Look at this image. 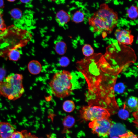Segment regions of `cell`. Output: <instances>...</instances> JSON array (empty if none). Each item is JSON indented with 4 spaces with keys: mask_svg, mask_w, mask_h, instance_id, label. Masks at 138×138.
<instances>
[{
    "mask_svg": "<svg viewBox=\"0 0 138 138\" xmlns=\"http://www.w3.org/2000/svg\"><path fill=\"white\" fill-rule=\"evenodd\" d=\"M77 69L87 83L88 90L86 96L88 105L101 106L110 113L119 109L114 89L122 70L113 67L101 53L85 57L79 62Z\"/></svg>",
    "mask_w": 138,
    "mask_h": 138,
    "instance_id": "6da1fadb",
    "label": "cell"
},
{
    "mask_svg": "<svg viewBox=\"0 0 138 138\" xmlns=\"http://www.w3.org/2000/svg\"><path fill=\"white\" fill-rule=\"evenodd\" d=\"M117 13L107 4H101L99 9L88 18L94 32L101 33L103 38L111 33L118 24Z\"/></svg>",
    "mask_w": 138,
    "mask_h": 138,
    "instance_id": "7a4b0ae2",
    "label": "cell"
},
{
    "mask_svg": "<svg viewBox=\"0 0 138 138\" xmlns=\"http://www.w3.org/2000/svg\"><path fill=\"white\" fill-rule=\"evenodd\" d=\"M73 76L68 71L56 72L49 83L51 91L55 97L63 98L70 96L73 89Z\"/></svg>",
    "mask_w": 138,
    "mask_h": 138,
    "instance_id": "3957f363",
    "label": "cell"
},
{
    "mask_svg": "<svg viewBox=\"0 0 138 138\" xmlns=\"http://www.w3.org/2000/svg\"><path fill=\"white\" fill-rule=\"evenodd\" d=\"M23 76L19 74H13L8 76L0 82V96L14 100L21 97L24 89Z\"/></svg>",
    "mask_w": 138,
    "mask_h": 138,
    "instance_id": "277c9868",
    "label": "cell"
},
{
    "mask_svg": "<svg viewBox=\"0 0 138 138\" xmlns=\"http://www.w3.org/2000/svg\"><path fill=\"white\" fill-rule=\"evenodd\" d=\"M79 112L81 117L86 121L108 119L110 116L108 110L98 105H88L83 106L80 108Z\"/></svg>",
    "mask_w": 138,
    "mask_h": 138,
    "instance_id": "5b68a950",
    "label": "cell"
},
{
    "mask_svg": "<svg viewBox=\"0 0 138 138\" xmlns=\"http://www.w3.org/2000/svg\"><path fill=\"white\" fill-rule=\"evenodd\" d=\"M113 125V123L109 118L94 120L89 124L92 133L100 137L108 136Z\"/></svg>",
    "mask_w": 138,
    "mask_h": 138,
    "instance_id": "8992f818",
    "label": "cell"
},
{
    "mask_svg": "<svg viewBox=\"0 0 138 138\" xmlns=\"http://www.w3.org/2000/svg\"><path fill=\"white\" fill-rule=\"evenodd\" d=\"M114 35L117 42L124 45H132L134 40V36L131 34V31L125 29L116 30Z\"/></svg>",
    "mask_w": 138,
    "mask_h": 138,
    "instance_id": "52a82bcc",
    "label": "cell"
},
{
    "mask_svg": "<svg viewBox=\"0 0 138 138\" xmlns=\"http://www.w3.org/2000/svg\"><path fill=\"white\" fill-rule=\"evenodd\" d=\"M16 131L15 128L10 123L0 122V138H11L13 134Z\"/></svg>",
    "mask_w": 138,
    "mask_h": 138,
    "instance_id": "ba28073f",
    "label": "cell"
},
{
    "mask_svg": "<svg viewBox=\"0 0 138 138\" xmlns=\"http://www.w3.org/2000/svg\"><path fill=\"white\" fill-rule=\"evenodd\" d=\"M28 68L30 73L33 75H37L41 72L42 66L38 61L33 60L30 61L28 65Z\"/></svg>",
    "mask_w": 138,
    "mask_h": 138,
    "instance_id": "9c48e42d",
    "label": "cell"
},
{
    "mask_svg": "<svg viewBox=\"0 0 138 138\" xmlns=\"http://www.w3.org/2000/svg\"><path fill=\"white\" fill-rule=\"evenodd\" d=\"M70 16L65 11L61 10L56 14V21L60 26H64L69 21Z\"/></svg>",
    "mask_w": 138,
    "mask_h": 138,
    "instance_id": "30bf717a",
    "label": "cell"
},
{
    "mask_svg": "<svg viewBox=\"0 0 138 138\" xmlns=\"http://www.w3.org/2000/svg\"><path fill=\"white\" fill-rule=\"evenodd\" d=\"M125 104L127 109L130 111H138V98L137 97L130 96Z\"/></svg>",
    "mask_w": 138,
    "mask_h": 138,
    "instance_id": "8fae6325",
    "label": "cell"
},
{
    "mask_svg": "<svg viewBox=\"0 0 138 138\" xmlns=\"http://www.w3.org/2000/svg\"><path fill=\"white\" fill-rule=\"evenodd\" d=\"M75 120L72 116L68 115L63 118L62 121L63 125L65 129H68L72 127L75 123Z\"/></svg>",
    "mask_w": 138,
    "mask_h": 138,
    "instance_id": "7c38bea8",
    "label": "cell"
},
{
    "mask_svg": "<svg viewBox=\"0 0 138 138\" xmlns=\"http://www.w3.org/2000/svg\"><path fill=\"white\" fill-rule=\"evenodd\" d=\"M128 18L132 20L136 19L138 17V7L137 6L132 5L126 10Z\"/></svg>",
    "mask_w": 138,
    "mask_h": 138,
    "instance_id": "4fadbf2b",
    "label": "cell"
},
{
    "mask_svg": "<svg viewBox=\"0 0 138 138\" xmlns=\"http://www.w3.org/2000/svg\"><path fill=\"white\" fill-rule=\"evenodd\" d=\"M75 108V105L74 102L71 100L65 101L62 105V108L65 112L70 113L73 112Z\"/></svg>",
    "mask_w": 138,
    "mask_h": 138,
    "instance_id": "5bb4252c",
    "label": "cell"
},
{
    "mask_svg": "<svg viewBox=\"0 0 138 138\" xmlns=\"http://www.w3.org/2000/svg\"><path fill=\"white\" fill-rule=\"evenodd\" d=\"M20 51L17 48H13L9 51L8 56L10 60L16 61L20 58Z\"/></svg>",
    "mask_w": 138,
    "mask_h": 138,
    "instance_id": "9a60e30c",
    "label": "cell"
},
{
    "mask_svg": "<svg viewBox=\"0 0 138 138\" xmlns=\"http://www.w3.org/2000/svg\"><path fill=\"white\" fill-rule=\"evenodd\" d=\"M73 21L76 23H79L83 22L84 19V13L80 10L75 12L72 16Z\"/></svg>",
    "mask_w": 138,
    "mask_h": 138,
    "instance_id": "2e32d148",
    "label": "cell"
},
{
    "mask_svg": "<svg viewBox=\"0 0 138 138\" xmlns=\"http://www.w3.org/2000/svg\"><path fill=\"white\" fill-rule=\"evenodd\" d=\"M55 49L58 54L60 55L64 54L66 49V44L63 42L59 41L56 44Z\"/></svg>",
    "mask_w": 138,
    "mask_h": 138,
    "instance_id": "e0dca14e",
    "label": "cell"
},
{
    "mask_svg": "<svg viewBox=\"0 0 138 138\" xmlns=\"http://www.w3.org/2000/svg\"><path fill=\"white\" fill-rule=\"evenodd\" d=\"M82 52L83 54L86 57H89L93 54L94 50L92 47L89 44H86L83 47Z\"/></svg>",
    "mask_w": 138,
    "mask_h": 138,
    "instance_id": "ac0fdd59",
    "label": "cell"
},
{
    "mask_svg": "<svg viewBox=\"0 0 138 138\" xmlns=\"http://www.w3.org/2000/svg\"><path fill=\"white\" fill-rule=\"evenodd\" d=\"M10 14L13 18L17 20L20 19L22 15L21 10L17 8L12 9L10 12Z\"/></svg>",
    "mask_w": 138,
    "mask_h": 138,
    "instance_id": "d6986e66",
    "label": "cell"
},
{
    "mask_svg": "<svg viewBox=\"0 0 138 138\" xmlns=\"http://www.w3.org/2000/svg\"><path fill=\"white\" fill-rule=\"evenodd\" d=\"M126 107L125 104H124L123 109L119 110L118 114L119 117L123 119H126L129 116V113L128 111L126 109Z\"/></svg>",
    "mask_w": 138,
    "mask_h": 138,
    "instance_id": "ffe728a7",
    "label": "cell"
},
{
    "mask_svg": "<svg viewBox=\"0 0 138 138\" xmlns=\"http://www.w3.org/2000/svg\"><path fill=\"white\" fill-rule=\"evenodd\" d=\"M119 137L120 138H137V136L131 131L120 135Z\"/></svg>",
    "mask_w": 138,
    "mask_h": 138,
    "instance_id": "44dd1931",
    "label": "cell"
},
{
    "mask_svg": "<svg viewBox=\"0 0 138 138\" xmlns=\"http://www.w3.org/2000/svg\"><path fill=\"white\" fill-rule=\"evenodd\" d=\"M68 59L65 57L61 58L59 61V63L60 65L62 67H65L67 66L69 63Z\"/></svg>",
    "mask_w": 138,
    "mask_h": 138,
    "instance_id": "7402d4cb",
    "label": "cell"
},
{
    "mask_svg": "<svg viewBox=\"0 0 138 138\" xmlns=\"http://www.w3.org/2000/svg\"><path fill=\"white\" fill-rule=\"evenodd\" d=\"M6 26L2 17V15L0 13V30L3 31L6 29Z\"/></svg>",
    "mask_w": 138,
    "mask_h": 138,
    "instance_id": "603a6c76",
    "label": "cell"
},
{
    "mask_svg": "<svg viewBox=\"0 0 138 138\" xmlns=\"http://www.w3.org/2000/svg\"><path fill=\"white\" fill-rule=\"evenodd\" d=\"M11 138H24V136L21 132L16 131L13 134Z\"/></svg>",
    "mask_w": 138,
    "mask_h": 138,
    "instance_id": "cb8c5ba5",
    "label": "cell"
},
{
    "mask_svg": "<svg viewBox=\"0 0 138 138\" xmlns=\"http://www.w3.org/2000/svg\"><path fill=\"white\" fill-rule=\"evenodd\" d=\"M6 71L3 68H0V82L4 79L6 74Z\"/></svg>",
    "mask_w": 138,
    "mask_h": 138,
    "instance_id": "d4e9b609",
    "label": "cell"
},
{
    "mask_svg": "<svg viewBox=\"0 0 138 138\" xmlns=\"http://www.w3.org/2000/svg\"><path fill=\"white\" fill-rule=\"evenodd\" d=\"M4 7V2L3 0H0V8H3Z\"/></svg>",
    "mask_w": 138,
    "mask_h": 138,
    "instance_id": "484cf974",
    "label": "cell"
},
{
    "mask_svg": "<svg viewBox=\"0 0 138 138\" xmlns=\"http://www.w3.org/2000/svg\"><path fill=\"white\" fill-rule=\"evenodd\" d=\"M22 3H28L30 2L31 0H20Z\"/></svg>",
    "mask_w": 138,
    "mask_h": 138,
    "instance_id": "4316f807",
    "label": "cell"
},
{
    "mask_svg": "<svg viewBox=\"0 0 138 138\" xmlns=\"http://www.w3.org/2000/svg\"><path fill=\"white\" fill-rule=\"evenodd\" d=\"M7 0L10 2H13L15 1L16 0Z\"/></svg>",
    "mask_w": 138,
    "mask_h": 138,
    "instance_id": "83f0119b",
    "label": "cell"
},
{
    "mask_svg": "<svg viewBox=\"0 0 138 138\" xmlns=\"http://www.w3.org/2000/svg\"><path fill=\"white\" fill-rule=\"evenodd\" d=\"M111 138H120L119 137H118V136H113V137H111Z\"/></svg>",
    "mask_w": 138,
    "mask_h": 138,
    "instance_id": "f1b7e54d",
    "label": "cell"
},
{
    "mask_svg": "<svg viewBox=\"0 0 138 138\" xmlns=\"http://www.w3.org/2000/svg\"><path fill=\"white\" fill-rule=\"evenodd\" d=\"M51 0L53 1H57V0Z\"/></svg>",
    "mask_w": 138,
    "mask_h": 138,
    "instance_id": "f546056e",
    "label": "cell"
},
{
    "mask_svg": "<svg viewBox=\"0 0 138 138\" xmlns=\"http://www.w3.org/2000/svg\"><path fill=\"white\" fill-rule=\"evenodd\" d=\"M105 0L107 1V0Z\"/></svg>",
    "mask_w": 138,
    "mask_h": 138,
    "instance_id": "4dcf8cb0",
    "label": "cell"
}]
</instances>
